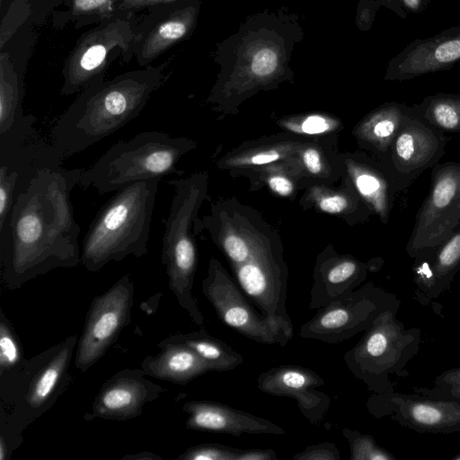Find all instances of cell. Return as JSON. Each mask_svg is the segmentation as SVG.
<instances>
[{
	"label": "cell",
	"instance_id": "cell-1",
	"mask_svg": "<svg viewBox=\"0 0 460 460\" xmlns=\"http://www.w3.org/2000/svg\"><path fill=\"white\" fill-rule=\"evenodd\" d=\"M83 169L61 165L41 168L16 196L0 230L2 279L10 288L56 268L81 263L70 192L79 185Z\"/></svg>",
	"mask_w": 460,
	"mask_h": 460
},
{
	"label": "cell",
	"instance_id": "cell-2",
	"mask_svg": "<svg viewBox=\"0 0 460 460\" xmlns=\"http://www.w3.org/2000/svg\"><path fill=\"white\" fill-rule=\"evenodd\" d=\"M297 14L286 10L252 13L238 30L217 44V91L248 92L291 78L295 46L304 38Z\"/></svg>",
	"mask_w": 460,
	"mask_h": 460
},
{
	"label": "cell",
	"instance_id": "cell-3",
	"mask_svg": "<svg viewBox=\"0 0 460 460\" xmlns=\"http://www.w3.org/2000/svg\"><path fill=\"white\" fill-rule=\"evenodd\" d=\"M164 79V66H148L91 84L54 124L52 145L64 159L112 135L139 115Z\"/></svg>",
	"mask_w": 460,
	"mask_h": 460
},
{
	"label": "cell",
	"instance_id": "cell-4",
	"mask_svg": "<svg viewBox=\"0 0 460 460\" xmlns=\"http://www.w3.org/2000/svg\"><path fill=\"white\" fill-rule=\"evenodd\" d=\"M160 180L152 178L128 185L102 207L83 240L81 263L87 270L97 272L111 261L147 253Z\"/></svg>",
	"mask_w": 460,
	"mask_h": 460
},
{
	"label": "cell",
	"instance_id": "cell-5",
	"mask_svg": "<svg viewBox=\"0 0 460 460\" xmlns=\"http://www.w3.org/2000/svg\"><path fill=\"white\" fill-rule=\"evenodd\" d=\"M191 148L193 143L186 138L161 131L141 132L111 146L91 168L84 170L79 186L93 187L105 194L137 181L179 172L176 164Z\"/></svg>",
	"mask_w": 460,
	"mask_h": 460
},
{
	"label": "cell",
	"instance_id": "cell-6",
	"mask_svg": "<svg viewBox=\"0 0 460 460\" xmlns=\"http://www.w3.org/2000/svg\"><path fill=\"white\" fill-rule=\"evenodd\" d=\"M141 15L119 12L80 35L63 67L62 95L80 93L105 79L114 62L128 65L135 58Z\"/></svg>",
	"mask_w": 460,
	"mask_h": 460
},
{
	"label": "cell",
	"instance_id": "cell-7",
	"mask_svg": "<svg viewBox=\"0 0 460 460\" xmlns=\"http://www.w3.org/2000/svg\"><path fill=\"white\" fill-rule=\"evenodd\" d=\"M174 196L162 240V263L165 266L169 288L180 305L200 328L204 317L192 296L197 252L190 226L199 205L203 180L199 176L169 181Z\"/></svg>",
	"mask_w": 460,
	"mask_h": 460
},
{
	"label": "cell",
	"instance_id": "cell-8",
	"mask_svg": "<svg viewBox=\"0 0 460 460\" xmlns=\"http://www.w3.org/2000/svg\"><path fill=\"white\" fill-rule=\"evenodd\" d=\"M76 336L40 353L4 375L14 381L13 386H2V401L10 407L9 424L28 425L58 398L67 382V367L76 344ZM5 374V373H4Z\"/></svg>",
	"mask_w": 460,
	"mask_h": 460
},
{
	"label": "cell",
	"instance_id": "cell-9",
	"mask_svg": "<svg viewBox=\"0 0 460 460\" xmlns=\"http://www.w3.org/2000/svg\"><path fill=\"white\" fill-rule=\"evenodd\" d=\"M460 228V162L435 164L429 192L406 245L411 257L435 251Z\"/></svg>",
	"mask_w": 460,
	"mask_h": 460
},
{
	"label": "cell",
	"instance_id": "cell-10",
	"mask_svg": "<svg viewBox=\"0 0 460 460\" xmlns=\"http://www.w3.org/2000/svg\"><path fill=\"white\" fill-rule=\"evenodd\" d=\"M202 292L221 322L244 337L281 347L293 338L262 314L215 260H211L208 276L202 282Z\"/></svg>",
	"mask_w": 460,
	"mask_h": 460
},
{
	"label": "cell",
	"instance_id": "cell-11",
	"mask_svg": "<svg viewBox=\"0 0 460 460\" xmlns=\"http://www.w3.org/2000/svg\"><path fill=\"white\" fill-rule=\"evenodd\" d=\"M134 287L129 275L97 296L89 307L78 341L75 366L82 372L95 363L130 321Z\"/></svg>",
	"mask_w": 460,
	"mask_h": 460
},
{
	"label": "cell",
	"instance_id": "cell-12",
	"mask_svg": "<svg viewBox=\"0 0 460 460\" xmlns=\"http://www.w3.org/2000/svg\"><path fill=\"white\" fill-rule=\"evenodd\" d=\"M201 0H177L153 6L141 15L135 45V61L148 66L194 32Z\"/></svg>",
	"mask_w": 460,
	"mask_h": 460
},
{
	"label": "cell",
	"instance_id": "cell-13",
	"mask_svg": "<svg viewBox=\"0 0 460 460\" xmlns=\"http://www.w3.org/2000/svg\"><path fill=\"white\" fill-rule=\"evenodd\" d=\"M377 296V291L367 286L333 300L300 327L299 336L338 344L367 331L383 313Z\"/></svg>",
	"mask_w": 460,
	"mask_h": 460
},
{
	"label": "cell",
	"instance_id": "cell-14",
	"mask_svg": "<svg viewBox=\"0 0 460 460\" xmlns=\"http://www.w3.org/2000/svg\"><path fill=\"white\" fill-rule=\"evenodd\" d=\"M234 269L241 289L251 302L293 337V323L286 306L288 272L285 265L271 255L256 251L246 262Z\"/></svg>",
	"mask_w": 460,
	"mask_h": 460
},
{
	"label": "cell",
	"instance_id": "cell-15",
	"mask_svg": "<svg viewBox=\"0 0 460 460\" xmlns=\"http://www.w3.org/2000/svg\"><path fill=\"white\" fill-rule=\"evenodd\" d=\"M441 132L415 116L413 110L406 118L390 148L400 190L408 186L420 172L437 164L446 146Z\"/></svg>",
	"mask_w": 460,
	"mask_h": 460
},
{
	"label": "cell",
	"instance_id": "cell-16",
	"mask_svg": "<svg viewBox=\"0 0 460 460\" xmlns=\"http://www.w3.org/2000/svg\"><path fill=\"white\" fill-rule=\"evenodd\" d=\"M460 61V24L410 42L387 65L385 79L405 81L453 67Z\"/></svg>",
	"mask_w": 460,
	"mask_h": 460
},
{
	"label": "cell",
	"instance_id": "cell-17",
	"mask_svg": "<svg viewBox=\"0 0 460 460\" xmlns=\"http://www.w3.org/2000/svg\"><path fill=\"white\" fill-rule=\"evenodd\" d=\"M324 383L317 373L297 365L274 367L257 377L260 391L295 399L302 414L313 424L319 423L330 407L328 394L317 390Z\"/></svg>",
	"mask_w": 460,
	"mask_h": 460
},
{
	"label": "cell",
	"instance_id": "cell-18",
	"mask_svg": "<svg viewBox=\"0 0 460 460\" xmlns=\"http://www.w3.org/2000/svg\"><path fill=\"white\" fill-rule=\"evenodd\" d=\"M23 71L12 60L10 53H0V154L10 152L37 135L36 118L24 115Z\"/></svg>",
	"mask_w": 460,
	"mask_h": 460
},
{
	"label": "cell",
	"instance_id": "cell-19",
	"mask_svg": "<svg viewBox=\"0 0 460 460\" xmlns=\"http://www.w3.org/2000/svg\"><path fill=\"white\" fill-rule=\"evenodd\" d=\"M143 369L117 373L101 387L93 404V415L106 420H127L139 416L146 403L156 399L164 389L144 377Z\"/></svg>",
	"mask_w": 460,
	"mask_h": 460
},
{
	"label": "cell",
	"instance_id": "cell-20",
	"mask_svg": "<svg viewBox=\"0 0 460 460\" xmlns=\"http://www.w3.org/2000/svg\"><path fill=\"white\" fill-rule=\"evenodd\" d=\"M189 418L186 426L196 430L224 433L240 438L243 434L283 435L278 424L252 413L211 401H190L183 404Z\"/></svg>",
	"mask_w": 460,
	"mask_h": 460
},
{
	"label": "cell",
	"instance_id": "cell-21",
	"mask_svg": "<svg viewBox=\"0 0 460 460\" xmlns=\"http://www.w3.org/2000/svg\"><path fill=\"white\" fill-rule=\"evenodd\" d=\"M415 396H392L394 419L418 431L453 432L460 429V402Z\"/></svg>",
	"mask_w": 460,
	"mask_h": 460
},
{
	"label": "cell",
	"instance_id": "cell-22",
	"mask_svg": "<svg viewBox=\"0 0 460 460\" xmlns=\"http://www.w3.org/2000/svg\"><path fill=\"white\" fill-rule=\"evenodd\" d=\"M158 347L161 349L158 354L146 357L141 363L147 376L186 385L210 371L207 362L185 345L162 341Z\"/></svg>",
	"mask_w": 460,
	"mask_h": 460
},
{
	"label": "cell",
	"instance_id": "cell-23",
	"mask_svg": "<svg viewBox=\"0 0 460 460\" xmlns=\"http://www.w3.org/2000/svg\"><path fill=\"white\" fill-rule=\"evenodd\" d=\"M365 278V270L355 261L341 260L319 269L310 291L309 309H320L357 288Z\"/></svg>",
	"mask_w": 460,
	"mask_h": 460
},
{
	"label": "cell",
	"instance_id": "cell-24",
	"mask_svg": "<svg viewBox=\"0 0 460 460\" xmlns=\"http://www.w3.org/2000/svg\"><path fill=\"white\" fill-rule=\"evenodd\" d=\"M164 341L185 345L208 365L210 371H229L243 362V357L228 344L209 335L203 328L198 332L170 336Z\"/></svg>",
	"mask_w": 460,
	"mask_h": 460
},
{
	"label": "cell",
	"instance_id": "cell-25",
	"mask_svg": "<svg viewBox=\"0 0 460 460\" xmlns=\"http://www.w3.org/2000/svg\"><path fill=\"white\" fill-rule=\"evenodd\" d=\"M123 0H65L53 13V27L62 29L72 24L74 29L95 25L118 13Z\"/></svg>",
	"mask_w": 460,
	"mask_h": 460
},
{
	"label": "cell",
	"instance_id": "cell-26",
	"mask_svg": "<svg viewBox=\"0 0 460 460\" xmlns=\"http://www.w3.org/2000/svg\"><path fill=\"white\" fill-rule=\"evenodd\" d=\"M412 110L415 116L440 131L460 135V94L429 95Z\"/></svg>",
	"mask_w": 460,
	"mask_h": 460
},
{
	"label": "cell",
	"instance_id": "cell-27",
	"mask_svg": "<svg viewBox=\"0 0 460 460\" xmlns=\"http://www.w3.org/2000/svg\"><path fill=\"white\" fill-rule=\"evenodd\" d=\"M412 108L398 102L386 103L378 109L365 124V136L378 149L386 151Z\"/></svg>",
	"mask_w": 460,
	"mask_h": 460
},
{
	"label": "cell",
	"instance_id": "cell-28",
	"mask_svg": "<svg viewBox=\"0 0 460 460\" xmlns=\"http://www.w3.org/2000/svg\"><path fill=\"white\" fill-rule=\"evenodd\" d=\"M435 251L431 277L436 281L444 280L460 266V228Z\"/></svg>",
	"mask_w": 460,
	"mask_h": 460
},
{
	"label": "cell",
	"instance_id": "cell-29",
	"mask_svg": "<svg viewBox=\"0 0 460 460\" xmlns=\"http://www.w3.org/2000/svg\"><path fill=\"white\" fill-rule=\"evenodd\" d=\"M342 434L349 445L350 460L394 459V456L376 444L371 436L364 435L358 430H351L349 429H343Z\"/></svg>",
	"mask_w": 460,
	"mask_h": 460
},
{
	"label": "cell",
	"instance_id": "cell-30",
	"mask_svg": "<svg viewBox=\"0 0 460 460\" xmlns=\"http://www.w3.org/2000/svg\"><path fill=\"white\" fill-rule=\"evenodd\" d=\"M23 360L19 341L8 320L1 314L0 319V374L13 369Z\"/></svg>",
	"mask_w": 460,
	"mask_h": 460
},
{
	"label": "cell",
	"instance_id": "cell-31",
	"mask_svg": "<svg viewBox=\"0 0 460 460\" xmlns=\"http://www.w3.org/2000/svg\"><path fill=\"white\" fill-rule=\"evenodd\" d=\"M240 449L218 443H206L189 448L180 460H237Z\"/></svg>",
	"mask_w": 460,
	"mask_h": 460
},
{
	"label": "cell",
	"instance_id": "cell-32",
	"mask_svg": "<svg viewBox=\"0 0 460 460\" xmlns=\"http://www.w3.org/2000/svg\"><path fill=\"white\" fill-rule=\"evenodd\" d=\"M427 396L460 402V367L439 376Z\"/></svg>",
	"mask_w": 460,
	"mask_h": 460
},
{
	"label": "cell",
	"instance_id": "cell-33",
	"mask_svg": "<svg viewBox=\"0 0 460 460\" xmlns=\"http://www.w3.org/2000/svg\"><path fill=\"white\" fill-rule=\"evenodd\" d=\"M223 246L234 266L246 262L256 252L242 237L234 234L226 236Z\"/></svg>",
	"mask_w": 460,
	"mask_h": 460
},
{
	"label": "cell",
	"instance_id": "cell-34",
	"mask_svg": "<svg viewBox=\"0 0 460 460\" xmlns=\"http://www.w3.org/2000/svg\"><path fill=\"white\" fill-rule=\"evenodd\" d=\"M293 460H340L341 455L335 444L323 442L308 446L305 450L294 455Z\"/></svg>",
	"mask_w": 460,
	"mask_h": 460
},
{
	"label": "cell",
	"instance_id": "cell-35",
	"mask_svg": "<svg viewBox=\"0 0 460 460\" xmlns=\"http://www.w3.org/2000/svg\"><path fill=\"white\" fill-rule=\"evenodd\" d=\"M381 4L376 0H359L356 13V23L360 31H369Z\"/></svg>",
	"mask_w": 460,
	"mask_h": 460
},
{
	"label": "cell",
	"instance_id": "cell-36",
	"mask_svg": "<svg viewBox=\"0 0 460 460\" xmlns=\"http://www.w3.org/2000/svg\"><path fill=\"white\" fill-rule=\"evenodd\" d=\"M177 0H123L118 6L119 12H127L133 13H140L146 11L147 9Z\"/></svg>",
	"mask_w": 460,
	"mask_h": 460
},
{
	"label": "cell",
	"instance_id": "cell-37",
	"mask_svg": "<svg viewBox=\"0 0 460 460\" xmlns=\"http://www.w3.org/2000/svg\"><path fill=\"white\" fill-rule=\"evenodd\" d=\"M330 127L328 120L321 116L314 115L306 118L301 124V129L305 133L317 134L326 131Z\"/></svg>",
	"mask_w": 460,
	"mask_h": 460
},
{
	"label": "cell",
	"instance_id": "cell-38",
	"mask_svg": "<svg viewBox=\"0 0 460 460\" xmlns=\"http://www.w3.org/2000/svg\"><path fill=\"white\" fill-rule=\"evenodd\" d=\"M273 449H240L237 460H276Z\"/></svg>",
	"mask_w": 460,
	"mask_h": 460
},
{
	"label": "cell",
	"instance_id": "cell-39",
	"mask_svg": "<svg viewBox=\"0 0 460 460\" xmlns=\"http://www.w3.org/2000/svg\"><path fill=\"white\" fill-rule=\"evenodd\" d=\"M347 205V200L341 196L324 197L319 202L321 209L328 213H339L342 211Z\"/></svg>",
	"mask_w": 460,
	"mask_h": 460
},
{
	"label": "cell",
	"instance_id": "cell-40",
	"mask_svg": "<svg viewBox=\"0 0 460 460\" xmlns=\"http://www.w3.org/2000/svg\"><path fill=\"white\" fill-rule=\"evenodd\" d=\"M269 185L275 192L281 196H288L292 191L291 182L285 177L273 176L269 181Z\"/></svg>",
	"mask_w": 460,
	"mask_h": 460
},
{
	"label": "cell",
	"instance_id": "cell-41",
	"mask_svg": "<svg viewBox=\"0 0 460 460\" xmlns=\"http://www.w3.org/2000/svg\"><path fill=\"white\" fill-rule=\"evenodd\" d=\"M304 163L312 173H317L321 170V159L319 153L313 148H308L303 155Z\"/></svg>",
	"mask_w": 460,
	"mask_h": 460
},
{
	"label": "cell",
	"instance_id": "cell-42",
	"mask_svg": "<svg viewBox=\"0 0 460 460\" xmlns=\"http://www.w3.org/2000/svg\"><path fill=\"white\" fill-rule=\"evenodd\" d=\"M279 157V154L275 151H269L253 155L250 159L252 164H264L277 160Z\"/></svg>",
	"mask_w": 460,
	"mask_h": 460
},
{
	"label": "cell",
	"instance_id": "cell-43",
	"mask_svg": "<svg viewBox=\"0 0 460 460\" xmlns=\"http://www.w3.org/2000/svg\"><path fill=\"white\" fill-rule=\"evenodd\" d=\"M403 7L410 13H419L428 5L429 0H402Z\"/></svg>",
	"mask_w": 460,
	"mask_h": 460
},
{
	"label": "cell",
	"instance_id": "cell-44",
	"mask_svg": "<svg viewBox=\"0 0 460 460\" xmlns=\"http://www.w3.org/2000/svg\"><path fill=\"white\" fill-rule=\"evenodd\" d=\"M377 1L381 6H385L390 10H392L395 14L400 16L401 18L406 17V12L402 5H401L397 0H376Z\"/></svg>",
	"mask_w": 460,
	"mask_h": 460
},
{
	"label": "cell",
	"instance_id": "cell-45",
	"mask_svg": "<svg viewBox=\"0 0 460 460\" xmlns=\"http://www.w3.org/2000/svg\"><path fill=\"white\" fill-rule=\"evenodd\" d=\"M7 453V441H5L4 436H1L0 442V460H4Z\"/></svg>",
	"mask_w": 460,
	"mask_h": 460
},
{
	"label": "cell",
	"instance_id": "cell-46",
	"mask_svg": "<svg viewBox=\"0 0 460 460\" xmlns=\"http://www.w3.org/2000/svg\"><path fill=\"white\" fill-rule=\"evenodd\" d=\"M397 2L403 6L402 0H397Z\"/></svg>",
	"mask_w": 460,
	"mask_h": 460
},
{
	"label": "cell",
	"instance_id": "cell-47",
	"mask_svg": "<svg viewBox=\"0 0 460 460\" xmlns=\"http://www.w3.org/2000/svg\"><path fill=\"white\" fill-rule=\"evenodd\" d=\"M456 459H460V456H456Z\"/></svg>",
	"mask_w": 460,
	"mask_h": 460
},
{
	"label": "cell",
	"instance_id": "cell-48",
	"mask_svg": "<svg viewBox=\"0 0 460 460\" xmlns=\"http://www.w3.org/2000/svg\"><path fill=\"white\" fill-rule=\"evenodd\" d=\"M0 2L2 3V2H3V0H0Z\"/></svg>",
	"mask_w": 460,
	"mask_h": 460
}]
</instances>
